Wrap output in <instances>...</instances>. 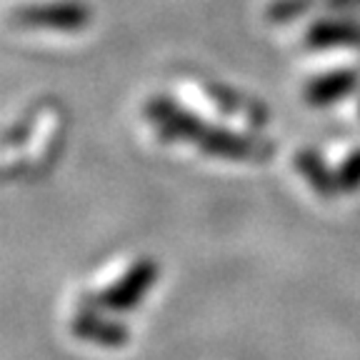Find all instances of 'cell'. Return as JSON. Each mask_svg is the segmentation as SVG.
I'll return each mask as SVG.
<instances>
[{
    "label": "cell",
    "mask_w": 360,
    "mask_h": 360,
    "mask_svg": "<svg viewBox=\"0 0 360 360\" xmlns=\"http://www.w3.org/2000/svg\"><path fill=\"white\" fill-rule=\"evenodd\" d=\"M143 115L148 123L158 130L165 141H186L202 148L210 155L223 158H263L270 153V146L263 141H255L250 135L233 133L225 128L205 125L195 112L186 110L170 96H150L143 105Z\"/></svg>",
    "instance_id": "cell-1"
},
{
    "label": "cell",
    "mask_w": 360,
    "mask_h": 360,
    "mask_svg": "<svg viewBox=\"0 0 360 360\" xmlns=\"http://www.w3.org/2000/svg\"><path fill=\"white\" fill-rule=\"evenodd\" d=\"M93 20V11L83 0H60V3H40V6H22L13 13V22L30 30H60V33H78Z\"/></svg>",
    "instance_id": "cell-2"
},
{
    "label": "cell",
    "mask_w": 360,
    "mask_h": 360,
    "mask_svg": "<svg viewBox=\"0 0 360 360\" xmlns=\"http://www.w3.org/2000/svg\"><path fill=\"white\" fill-rule=\"evenodd\" d=\"M198 85H200L202 93L210 98V103H213L215 108H220L223 112H228V115H240V118H245L250 125L268 123V108L260 101H255V98L243 96V93H238L231 85H223L210 78H200Z\"/></svg>",
    "instance_id": "cell-3"
},
{
    "label": "cell",
    "mask_w": 360,
    "mask_h": 360,
    "mask_svg": "<svg viewBox=\"0 0 360 360\" xmlns=\"http://www.w3.org/2000/svg\"><path fill=\"white\" fill-rule=\"evenodd\" d=\"M360 83L358 70L353 68H340V70H330V73L315 75L305 83L303 98L308 101V105L313 108H326L333 103L343 101L345 96H350Z\"/></svg>",
    "instance_id": "cell-4"
},
{
    "label": "cell",
    "mask_w": 360,
    "mask_h": 360,
    "mask_svg": "<svg viewBox=\"0 0 360 360\" xmlns=\"http://www.w3.org/2000/svg\"><path fill=\"white\" fill-rule=\"evenodd\" d=\"M305 45L310 51L328 48H360V20L343 18H323L305 30Z\"/></svg>",
    "instance_id": "cell-5"
},
{
    "label": "cell",
    "mask_w": 360,
    "mask_h": 360,
    "mask_svg": "<svg viewBox=\"0 0 360 360\" xmlns=\"http://www.w3.org/2000/svg\"><path fill=\"white\" fill-rule=\"evenodd\" d=\"M295 165H298L300 173H305L310 178V183H313L315 188L321 193H330L333 188H335L338 180H333V175L328 173L326 163L321 160V155L313 150H303L295 155Z\"/></svg>",
    "instance_id": "cell-6"
},
{
    "label": "cell",
    "mask_w": 360,
    "mask_h": 360,
    "mask_svg": "<svg viewBox=\"0 0 360 360\" xmlns=\"http://www.w3.org/2000/svg\"><path fill=\"white\" fill-rule=\"evenodd\" d=\"M315 6H321V0H273L265 8V18L273 25H285V22H292L295 18L305 15Z\"/></svg>",
    "instance_id": "cell-7"
},
{
    "label": "cell",
    "mask_w": 360,
    "mask_h": 360,
    "mask_svg": "<svg viewBox=\"0 0 360 360\" xmlns=\"http://www.w3.org/2000/svg\"><path fill=\"white\" fill-rule=\"evenodd\" d=\"M338 186L343 191H355L360 186V148L345 158V163L338 170Z\"/></svg>",
    "instance_id": "cell-8"
},
{
    "label": "cell",
    "mask_w": 360,
    "mask_h": 360,
    "mask_svg": "<svg viewBox=\"0 0 360 360\" xmlns=\"http://www.w3.org/2000/svg\"><path fill=\"white\" fill-rule=\"evenodd\" d=\"M323 6L333 8V11H350V8H360V0H321Z\"/></svg>",
    "instance_id": "cell-9"
}]
</instances>
